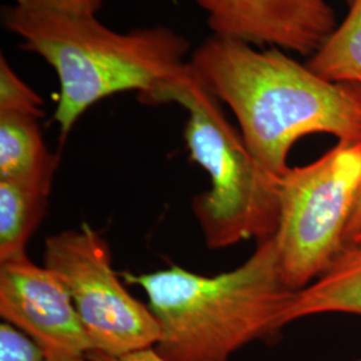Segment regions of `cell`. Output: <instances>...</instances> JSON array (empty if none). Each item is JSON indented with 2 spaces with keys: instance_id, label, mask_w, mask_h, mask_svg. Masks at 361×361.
Returning <instances> with one entry per match:
<instances>
[{
  "instance_id": "cell-1",
  "label": "cell",
  "mask_w": 361,
  "mask_h": 361,
  "mask_svg": "<svg viewBox=\"0 0 361 361\" xmlns=\"http://www.w3.org/2000/svg\"><path fill=\"white\" fill-rule=\"evenodd\" d=\"M190 65L237 118L258 165L281 178L292 146L310 134L361 142V85L336 83L314 74L283 50L213 35Z\"/></svg>"
},
{
  "instance_id": "cell-2",
  "label": "cell",
  "mask_w": 361,
  "mask_h": 361,
  "mask_svg": "<svg viewBox=\"0 0 361 361\" xmlns=\"http://www.w3.org/2000/svg\"><path fill=\"white\" fill-rule=\"evenodd\" d=\"M3 25L56 73L61 89L54 119L62 141L91 106L125 91H137L146 104L188 65L189 42L168 27L118 32L97 16L39 11L16 4L4 10Z\"/></svg>"
},
{
  "instance_id": "cell-3",
  "label": "cell",
  "mask_w": 361,
  "mask_h": 361,
  "mask_svg": "<svg viewBox=\"0 0 361 361\" xmlns=\"http://www.w3.org/2000/svg\"><path fill=\"white\" fill-rule=\"evenodd\" d=\"M122 276L147 295L162 331L154 349L171 361H229L235 350L284 328L283 314L296 292L281 279L273 237L257 243L243 265L219 276L178 265Z\"/></svg>"
},
{
  "instance_id": "cell-4",
  "label": "cell",
  "mask_w": 361,
  "mask_h": 361,
  "mask_svg": "<svg viewBox=\"0 0 361 361\" xmlns=\"http://www.w3.org/2000/svg\"><path fill=\"white\" fill-rule=\"evenodd\" d=\"M162 104H180L188 113L186 147L210 180L209 190L195 195L192 204L207 247L273 237L280 222L281 178L258 165L241 131L229 123L219 98L190 62L146 102Z\"/></svg>"
},
{
  "instance_id": "cell-5",
  "label": "cell",
  "mask_w": 361,
  "mask_h": 361,
  "mask_svg": "<svg viewBox=\"0 0 361 361\" xmlns=\"http://www.w3.org/2000/svg\"><path fill=\"white\" fill-rule=\"evenodd\" d=\"M360 183L361 142L345 141L281 177L280 222L273 238L289 289L312 284L345 247Z\"/></svg>"
},
{
  "instance_id": "cell-6",
  "label": "cell",
  "mask_w": 361,
  "mask_h": 361,
  "mask_svg": "<svg viewBox=\"0 0 361 361\" xmlns=\"http://www.w3.org/2000/svg\"><path fill=\"white\" fill-rule=\"evenodd\" d=\"M44 267L68 290L91 352L116 357L154 348L161 341L154 313L126 290L113 268L107 243L87 224L49 237Z\"/></svg>"
},
{
  "instance_id": "cell-7",
  "label": "cell",
  "mask_w": 361,
  "mask_h": 361,
  "mask_svg": "<svg viewBox=\"0 0 361 361\" xmlns=\"http://www.w3.org/2000/svg\"><path fill=\"white\" fill-rule=\"evenodd\" d=\"M0 316L35 340L49 361L83 359L91 352L65 285L28 257L0 262Z\"/></svg>"
},
{
  "instance_id": "cell-8",
  "label": "cell",
  "mask_w": 361,
  "mask_h": 361,
  "mask_svg": "<svg viewBox=\"0 0 361 361\" xmlns=\"http://www.w3.org/2000/svg\"><path fill=\"white\" fill-rule=\"evenodd\" d=\"M213 35L313 55L337 27L326 0H195Z\"/></svg>"
},
{
  "instance_id": "cell-9",
  "label": "cell",
  "mask_w": 361,
  "mask_h": 361,
  "mask_svg": "<svg viewBox=\"0 0 361 361\" xmlns=\"http://www.w3.org/2000/svg\"><path fill=\"white\" fill-rule=\"evenodd\" d=\"M325 313L361 316V241L345 245L325 273L295 292L283 325Z\"/></svg>"
},
{
  "instance_id": "cell-10",
  "label": "cell",
  "mask_w": 361,
  "mask_h": 361,
  "mask_svg": "<svg viewBox=\"0 0 361 361\" xmlns=\"http://www.w3.org/2000/svg\"><path fill=\"white\" fill-rule=\"evenodd\" d=\"M58 158L46 147L39 116L0 111V180L52 183Z\"/></svg>"
},
{
  "instance_id": "cell-11",
  "label": "cell",
  "mask_w": 361,
  "mask_h": 361,
  "mask_svg": "<svg viewBox=\"0 0 361 361\" xmlns=\"http://www.w3.org/2000/svg\"><path fill=\"white\" fill-rule=\"evenodd\" d=\"M52 183L0 180V262L27 257V245L47 207Z\"/></svg>"
},
{
  "instance_id": "cell-12",
  "label": "cell",
  "mask_w": 361,
  "mask_h": 361,
  "mask_svg": "<svg viewBox=\"0 0 361 361\" xmlns=\"http://www.w3.org/2000/svg\"><path fill=\"white\" fill-rule=\"evenodd\" d=\"M307 66L326 80L361 85V0L349 4L345 19L310 55Z\"/></svg>"
},
{
  "instance_id": "cell-13",
  "label": "cell",
  "mask_w": 361,
  "mask_h": 361,
  "mask_svg": "<svg viewBox=\"0 0 361 361\" xmlns=\"http://www.w3.org/2000/svg\"><path fill=\"white\" fill-rule=\"evenodd\" d=\"M0 111L43 116V99L13 71L4 55L0 56Z\"/></svg>"
},
{
  "instance_id": "cell-14",
  "label": "cell",
  "mask_w": 361,
  "mask_h": 361,
  "mask_svg": "<svg viewBox=\"0 0 361 361\" xmlns=\"http://www.w3.org/2000/svg\"><path fill=\"white\" fill-rule=\"evenodd\" d=\"M0 361H49L35 340L4 322L0 325Z\"/></svg>"
},
{
  "instance_id": "cell-15",
  "label": "cell",
  "mask_w": 361,
  "mask_h": 361,
  "mask_svg": "<svg viewBox=\"0 0 361 361\" xmlns=\"http://www.w3.org/2000/svg\"><path fill=\"white\" fill-rule=\"evenodd\" d=\"M23 8L65 13L74 16H97L104 0H15Z\"/></svg>"
},
{
  "instance_id": "cell-16",
  "label": "cell",
  "mask_w": 361,
  "mask_h": 361,
  "mask_svg": "<svg viewBox=\"0 0 361 361\" xmlns=\"http://www.w3.org/2000/svg\"><path fill=\"white\" fill-rule=\"evenodd\" d=\"M87 359L90 361H171L159 355L154 348L142 349V350H135L131 353H126L122 356H106L102 353H95L91 352L87 355Z\"/></svg>"
},
{
  "instance_id": "cell-17",
  "label": "cell",
  "mask_w": 361,
  "mask_h": 361,
  "mask_svg": "<svg viewBox=\"0 0 361 361\" xmlns=\"http://www.w3.org/2000/svg\"><path fill=\"white\" fill-rule=\"evenodd\" d=\"M361 233V183L359 188V193L357 198L355 202L353 207V213L349 221L348 231H347V245L353 243L356 240V237Z\"/></svg>"
},
{
  "instance_id": "cell-18",
  "label": "cell",
  "mask_w": 361,
  "mask_h": 361,
  "mask_svg": "<svg viewBox=\"0 0 361 361\" xmlns=\"http://www.w3.org/2000/svg\"><path fill=\"white\" fill-rule=\"evenodd\" d=\"M71 361H90L87 357H83V359H75V360H71Z\"/></svg>"
},
{
  "instance_id": "cell-19",
  "label": "cell",
  "mask_w": 361,
  "mask_h": 361,
  "mask_svg": "<svg viewBox=\"0 0 361 361\" xmlns=\"http://www.w3.org/2000/svg\"><path fill=\"white\" fill-rule=\"evenodd\" d=\"M356 241H361V233L359 234V235H357V237H356V240H355L353 243H356Z\"/></svg>"
},
{
  "instance_id": "cell-20",
  "label": "cell",
  "mask_w": 361,
  "mask_h": 361,
  "mask_svg": "<svg viewBox=\"0 0 361 361\" xmlns=\"http://www.w3.org/2000/svg\"><path fill=\"white\" fill-rule=\"evenodd\" d=\"M352 1H353V0H347V3H348V4H350V3H352Z\"/></svg>"
},
{
  "instance_id": "cell-21",
  "label": "cell",
  "mask_w": 361,
  "mask_h": 361,
  "mask_svg": "<svg viewBox=\"0 0 361 361\" xmlns=\"http://www.w3.org/2000/svg\"><path fill=\"white\" fill-rule=\"evenodd\" d=\"M359 361H361V360H359Z\"/></svg>"
}]
</instances>
